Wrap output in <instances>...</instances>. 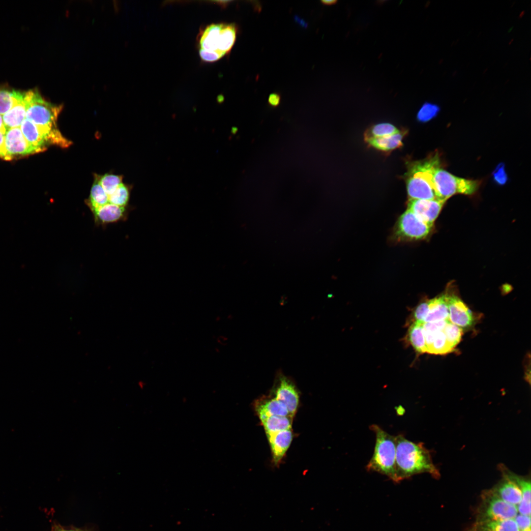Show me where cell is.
<instances>
[{
	"mask_svg": "<svg viewBox=\"0 0 531 531\" xmlns=\"http://www.w3.org/2000/svg\"><path fill=\"white\" fill-rule=\"evenodd\" d=\"M26 118L35 124L43 133L49 145L66 148L71 142L57 128V122L62 105L53 104L44 98L37 88L26 91Z\"/></svg>",
	"mask_w": 531,
	"mask_h": 531,
	"instance_id": "obj_1",
	"label": "cell"
},
{
	"mask_svg": "<svg viewBox=\"0 0 531 531\" xmlns=\"http://www.w3.org/2000/svg\"><path fill=\"white\" fill-rule=\"evenodd\" d=\"M396 440L397 482L423 472L438 475L430 453L423 444L413 442L402 434L396 436Z\"/></svg>",
	"mask_w": 531,
	"mask_h": 531,
	"instance_id": "obj_2",
	"label": "cell"
},
{
	"mask_svg": "<svg viewBox=\"0 0 531 531\" xmlns=\"http://www.w3.org/2000/svg\"><path fill=\"white\" fill-rule=\"evenodd\" d=\"M370 429L376 436L373 455L366 466L368 471H374L385 475L397 482L396 473V436L391 435L376 424Z\"/></svg>",
	"mask_w": 531,
	"mask_h": 531,
	"instance_id": "obj_3",
	"label": "cell"
},
{
	"mask_svg": "<svg viewBox=\"0 0 531 531\" xmlns=\"http://www.w3.org/2000/svg\"><path fill=\"white\" fill-rule=\"evenodd\" d=\"M238 28L234 23L211 24L201 30L197 37L199 50L214 53L222 58L229 54L236 38Z\"/></svg>",
	"mask_w": 531,
	"mask_h": 531,
	"instance_id": "obj_4",
	"label": "cell"
},
{
	"mask_svg": "<svg viewBox=\"0 0 531 531\" xmlns=\"http://www.w3.org/2000/svg\"><path fill=\"white\" fill-rule=\"evenodd\" d=\"M432 182L438 198L446 201L457 194L472 195L478 189L479 180L456 177L440 167L438 156L432 168Z\"/></svg>",
	"mask_w": 531,
	"mask_h": 531,
	"instance_id": "obj_5",
	"label": "cell"
},
{
	"mask_svg": "<svg viewBox=\"0 0 531 531\" xmlns=\"http://www.w3.org/2000/svg\"><path fill=\"white\" fill-rule=\"evenodd\" d=\"M433 155L421 161L408 165L405 180L409 199L429 200L438 198L432 182ZM439 199V198H438Z\"/></svg>",
	"mask_w": 531,
	"mask_h": 531,
	"instance_id": "obj_6",
	"label": "cell"
},
{
	"mask_svg": "<svg viewBox=\"0 0 531 531\" xmlns=\"http://www.w3.org/2000/svg\"><path fill=\"white\" fill-rule=\"evenodd\" d=\"M518 512L517 506L505 502L491 490L482 495L476 521L514 519Z\"/></svg>",
	"mask_w": 531,
	"mask_h": 531,
	"instance_id": "obj_7",
	"label": "cell"
},
{
	"mask_svg": "<svg viewBox=\"0 0 531 531\" xmlns=\"http://www.w3.org/2000/svg\"><path fill=\"white\" fill-rule=\"evenodd\" d=\"M432 226L423 221L413 212L407 209L399 217L395 234L396 236L400 239H422L429 234Z\"/></svg>",
	"mask_w": 531,
	"mask_h": 531,
	"instance_id": "obj_8",
	"label": "cell"
},
{
	"mask_svg": "<svg viewBox=\"0 0 531 531\" xmlns=\"http://www.w3.org/2000/svg\"><path fill=\"white\" fill-rule=\"evenodd\" d=\"M445 202V200L438 198L429 200L409 199L408 209L423 221L433 225Z\"/></svg>",
	"mask_w": 531,
	"mask_h": 531,
	"instance_id": "obj_9",
	"label": "cell"
},
{
	"mask_svg": "<svg viewBox=\"0 0 531 531\" xmlns=\"http://www.w3.org/2000/svg\"><path fill=\"white\" fill-rule=\"evenodd\" d=\"M4 145L9 160L17 156L36 153L24 137L20 127L6 130Z\"/></svg>",
	"mask_w": 531,
	"mask_h": 531,
	"instance_id": "obj_10",
	"label": "cell"
},
{
	"mask_svg": "<svg viewBox=\"0 0 531 531\" xmlns=\"http://www.w3.org/2000/svg\"><path fill=\"white\" fill-rule=\"evenodd\" d=\"M448 308V321L461 328H468L472 324V312L464 303L455 295H446Z\"/></svg>",
	"mask_w": 531,
	"mask_h": 531,
	"instance_id": "obj_11",
	"label": "cell"
},
{
	"mask_svg": "<svg viewBox=\"0 0 531 531\" xmlns=\"http://www.w3.org/2000/svg\"><path fill=\"white\" fill-rule=\"evenodd\" d=\"M274 394V398L286 405L290 415L293 418L297 410L299 398L295 385L287 378L281 376L279 377Z\"/></svg>",
	"mask_w": 531,
	"mask_h": 531,
	"instance_id": "obj_12",
	"label": "cell"
},
{
	"mask_svg": "<svg viewBox=\"0 0 531 531\" xmlns=\"http://www.w3.org/2000/svg\"><path fill=\"white\" fill-rule=\"evenodd\" d=\"M270 446L272 460L278 465L290 447L293 440L291 429L270 433H266Z\"/></svg>",
	"mask_w": 531,
	"mask_h": 531,
	"instance_id": "obj_13",
	"label": "cell"
},
{
	"mask_svg": "<svg viewBox=\"0 0 531 531\" xmlns=\"http://www.w3.org/2000/svg\"><path fill=\"white\" fill-rule=\"evenodd\" d=\"M97 225H106L125 220L128 217L126 207L108 203L91 212Z\"/></svg>",
	"mask_w": 531,
	"mask_h": 531,
	"instance_id": "obj_14",
	"label": "cell"
},
{
	"mask_svg": "<svg viewBox=\"0 0 531 531\" xmlns=\"http://www.w3.org/2000/svg\"><path fill=\"white\" fill-rule=\"evenodd\" d=\"M501 499L517 506L522 500L521 491L517 484L504 475V478L492 490Z\"/></svg>",
	"mask_w": 531,
	"mask_h": 531,
	"instance_id": "obj_15",
	"label": "cell"
},
{
	"mask_svg": "<svg viewBox=\"0 0 531 531\" xmlns=\"http://www.w3.org/2000/svg\"><path fill=\"white\" fill-rule=\"evenodd\" d=\"M20 128L27 142L36 152L44 151L49 145L46 137L39 128L33 122L25 118Z\"/></svg>",
	"mask_w": 531,
	"mask_h": 531,
	"instance_id": "obj_16",
	"label": "cell"
},
{
	"mask_svg": "<svg viewBox=\"0 0 531 531\" xmlns=\"http://www.w3.org/2000/svg\"><path fill=\"white\" fill-rule=\"evenodd\" d=\"M407 134L406 130H401L395 134L369 139L365 142L369 147L376 149L385 152H390L403 146V140Z\"/></svg>",
	"mask_w": 531,
	"mask_h": 531,
	"instance_id": "obj_17",
	"label": "cell"
},
{
	"mask_svg": "<svg viewBox=\"0 0 531 531\" xmlns=\"http://www.w3.org/2000/svg\"><path fill=\"white\" fill-rule=\"evenodd\" d=\"M504 475L514 481L522 493V500L517 506L520 514L531 516V481L529 479L518 476L510 472L504 471Z\"/></svg>",
	"mask_w": 531,
	"mask_h": 531,
	"instance_id": "obj_18",
	"label": "cell"
},
{
	"mask_svg": "<svg viewBox=\"0 0 531 531\" xmlns=\"http://www.w3.org/2000/svg\"><path fill=\"white\" fill-rule=\"evenodd\" d=\"M256 411L260 420L271 416L291 417L286 405L274 397L257 405Z\"/></svg>",
	"mask_w": 531,
	"mask_h": 531,
	"instance_id": "obj_19",
	"label": "cell"
},
{
	"mask_svg": "<svg viewBox=\"0 0 531 531\" xmlns=\"http://www.w3.org/2000/svg\"><path fill=\"white\" fill-rule=\"evenodd\" d=\"M26 91L19 101L6 113L2 115L4 124L6 128L20 127L23 121L26 118Z\"/></svg>",
	"mask_w": 531,
	"mask_h": 531,
	"instance_id": "obj_20",
	"label": "cell"
},
{
	"mask_svg": "<svg viewBox=\"0 0 531 531\" xmlns=\"http://www.w3.org/2000/svg\"><path fill=\"white\" fill-rule=\"evenodd\" d=\"M429 312L424 323L448 320L446 295L428 300Z\"/></svg>",
	"mask_w": 531,
	"mask_h": 531,
	"instance_id": "obj_21",
	"label": "cell"
},
{
	"mask_svg": "<svg viewBox=\"0 0 531 531\" xmlns=\"http://www.w3.org/2000/svg\"><path fill=\"white\" fill-rule=\"evenodd\" d=\"M472 531H520L514 519L476 521Z\"/></svg>",
	"mask_w": 531,
	"mask_h": 531,
	"instance_id": "obj_22",
	"label": "cell"
},
{
	"mask_svg": "<svg viewBox=\"0 0 531 531\" xmlns=\"http://www.w3.org/2000/svg\"><path fill=\"white\" fill-rule=\"evenodd\" d=\"M24 90H16L7 85H0V115L9 111L22 97Z\"/></svg>",
	"mask_w": 531,
	"mask_h": 531,
	"instance_id": "obj_23",
	"label": "cell"
},
{
	"mask_svg": "<svg viewBox=\"0 0 531 531\" xmlns=\"http://www.w3.org/2000/svg\"><path fill=\"white\" fill-rule=\"evenodd\" d=\"M423 323L415 322L409 327L408 338L409 342L418 353L427 352V347L423 329Z\"/></svg>",
	"mask_w": 531,
	"mask_h": 531,
	"instance_id": "obj_24",
	"label": "cell"
},
{
	"mask_svg": "<svg viewBox=\"0 0 531 531\" xmlns=\"http://www.w3.org/2000/svg\"><path fill=\"white\" fill-rule=\"evenodd\" d=\"M266 433H270L292 429V417L271 416L261 420Z\"/></svg>",
	"mask_w": 531,
	"mask_h": 531,
	"instance_id": "obj_25",
	"label": "cell"
},
{
	"mask_svg": "<svg viewBox=\"0 0 531 531\" xmlns=\"http://www.w3.org/2000/svg\"><path fill=\"white\" fill-rule=\"evenodd\" d=\"M109 203L108 197L99 184L95 179L91 188L90 195L86 204L92 212L94 210Z\"/></svg>",
	"mask_w": 531,
	"mask_h": 531,
	"instance_id": "obj_26",
	"label": "cell"
},
{
	"mask_svg": "<svg viewBox=\"0 0 531 531\" xmlns=\"http://www.w3.org/2000/svg\"><path fill=\"white\" fill-rule=\"evenodd\" d=\"M401 130L389 123H381L373 125L367 129L364 134L365 141L374 138L391 135Z\"/></svg>",
	"mask_w": 531,
	"mask_h": 531,
	"instance_id": "obj_27",
	"label": "cell"
},
{
	"mask_svg": "<svg viewBox=\"0 0 531 531\" xmlns=\"http://www.w3.org/2000/svg\"><path fill=\"white\" fill-rule=\"evenodd\" d=\"M453 349L449 345L445 334L442 330L439 331L434 335L430 346L427 348V353L433 354H445L451 352Z\"/></svg>",
	"mask_w": 531,
	"mask_h": 531,
	"instance_id": "obj_28",
	"label": "cell"
},
{
	"mask_svg": "<svg viewBox=\"0 0 531 531\" xmlns=\"http://www.w3.org/2000/svg\"><path fill=\"white\" fill-rule=\"evenodd\" d=\"M108 197L109 203L126 207L130 198L129 189L122 183Z\"/></svg>",
	"mask_w": 531,
	"mask_h": 531,
	"instance_id": "obj_29",
	"label": "cell"
},
{
	"mask_svg": "<svg viewBox=\"0 0 531 531\" xmlns=\"http://www.w3.org/2000/svg\"><path fill=\"white\" fill-rule=\"evenodd\" d=\"M97 180L108 196L122 183V177L114 174H105L99 177Z\"/></svg>",
	"mask_w": 531,
	"mask_h": 531,
	"instance_id": "obj_30",
	"label": "cell"
},
{
	"mask_svg": "<svg viewBox=\"0 0 531 531\" xmlns=\"http://www.w3.org/2000/svg\"><path fill=\"white\" fill-rule=\"evenodd\" d=\"M443 331L449 345L453 349L461 340L462 328L448 321Z\"/></svg>",
	"mask_w": 531,
	"mask_h": 531,
	"instance_id": "obj_31",
	"label": "cell"
},
{
	"mask_svg": "<svg viewBox=\"0 0 531 531\" xmlns=\"http://www.w3.org/2000/svg\"><path fill=\"white\" fill-rule=\"evenodd\" d=\"M440 108L437 105L430 102L424 103L417 114V119L421 122H427L437 115Z\"/></svg>",
	"mask_w": 531,
	"mask_h": 531,
	"instance_id": "obj_32",
	"label": "cell"
},
{
	"mask_svg": "<svg viewBox=\"0 0 531 531\" xmlns=\"http://www.w3.org/2000/svg\"><path fill=\"white\" fill-rule=\"evenodd\" d=\"M428 312V301L420 303L414 309L413 313V317L415 322L424 323Z\"/></svg>",
	"mask_w": 531,
	"mask_h": 531,
	"instance_id": "obj_33",
	"label": "cell"
},
{
	"mask_svg": "<svg viewBox=\"0 0 531 531\" xmlns=\"http://www.w3.org/2000/svg\"><path fill=\"white\" fill-rule=\"evenodd\" d=\"M520 531H526L531 529V516L517 514L514 518Z\"/></svg>",
	"mask_w": 531,
	"mask_h": 531,
	"instance_id": "obj_34",
	"label": "cell"
},
{
	"mask_svg": "<svg viewBox=\"0 0 531 531\" xmlns=\"http://www.w3.org/2000/svg\"><path fill=\"white\" fill-rule=\"evenodd\" d=\"M493 176L495 180L498 184H503L506 182L507 177L504 170V165L500 164L496 168L493 173Z\"/></svg>",
	"mask_w": 531,
	"mask_h": 531,
	"instance_id": "obj_35",
	"label": "cell"
},
{
	"mask_svg": "<svg viewBox=\"0 0 531 531\" xmlns=\"http://www.w3.org/2000/svg\"><path fill=\"white\" fill-rule=\"evenodd\" d=\"M51 531H92L90 529L86 527L78 528L73 526H65L58 523H54L52 524Z\"/></svg>",
	"mask_w": 531,
	"mask_h": 531,
	"instance_id": "obj_36",
	"label": "cell"
},
{
	"mask_svg": "<svg viewBox=\"0 0 531 531\" xmlns=\"http://www.w3.org/2000/svg\"><path fill=\"white\" fill-rule=\"evenodd\" d=\"M267 101L271 107H276L280 104L281 96L278 93H272L269 95Z\"/></svg>",
	"mask_w": 531,
	"mask_h": 531,
	"instance_id": "obj_37",
	"label": "cell"
},
{
	"mask_svg": "<svg viewBox=\"0 0 531 531\" xmlns=\"http://www.w3.org/2000/svg\"><path fill=\"white\" fill-rule=\"evenodd\" d=\"M5 134L0 132V157L9 160L4 145Z\"/></svg>",
	"mask_w": 531,
	"mask_h": 531,
	"instance_id": "obj_38",
	"label": "cell"
},
{
	"mask_svg": "<svg viewBox=\"0 0 531 531\" xmlns=\"http://www.w3.org/2000/svg\"><path fill=\"white\" fill-rule=\"evenodd\" d=\"M6 130L3 121L2 116L0 115V132L5 134Z\"/></svg>",
	"mask_w": 531,
	"mask_h": 531,
	"instance_id": "obj_39",
	"label": "cell"
},
{
	"mask_svg": "<svg viewBox=\"0 0 531 531\" xmlns=\"http://www.w3.org/2000/svg\"><path fill=\"white\" fill-rule=\"evenodd\" d=\"M321 3L325 5H332L335 4L338 1L336 0H322Z\"/></svg>",
	"mask_w": 531,
	"mask_h": 531,
	"instance_id": "obj_40",
	"label": "cell"
},
{
	"mask_svg": "<svg viewBox=\"0 0 531 531\" xmlns=\"http://www.w3.org/2000/svg\"><path fill=\"white\" fill-rule=\"evenodd\" d=\"M531 531V529H530V530H527V531Z\"/></svg>",
	"mask_w": 531,
	"mask_h": 531,
	"instance_id": "obj_41",
	"label": "cell"
}]
</instances>
